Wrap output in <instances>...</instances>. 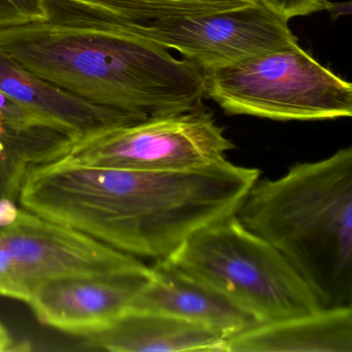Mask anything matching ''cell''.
Wrapping results in <instances>:
<instances>
[{
  "instance_id": "obj_14",
  "label": "cell",
  "mask_w": 352,
  "mask_h": 352,
  "mask_svg": "<svg viewBox=\"0 0 352 352\" xmlns=\"http://www.w3.org/2000/svg\"><path fill=\"white\" fill-rule=\"evenodd\" d=\"M0 92L34 112L67 125L81 138L108 127L139 121L77 98L24 69L1 51Z\"/></svg>"
},
{
  "instance_id": "obj_6",
  "label": "cell",
  "mask_w": 352,
  "mask_h": 352,
  "mask_svg": "<svg viewBox=\"0 0 352 352\" xmlns=\"http://www.w3.org/2000/svg\"><path fill=\"white\" fill-rule=\"evenodd\" d=\"M234 148L213 113L203 106L90 133L61 160L98 168L180 170L226 160Z\"/></svg>"
},
{
  "instance_id": "obj_18",
  "label": "cell",
  "mask_w": 352,
  "mask_h": 352,
  "mask_svg": "<svg viewBox=\"0 0 352 352\" xmlns=\"http://www.w3.org/2000/svg\"><path fill=\"white\" fill-rule=\"evenodd\" d=\"M15 342L8 327L0 321V352L15 349Z\"/></svg>"
},
{
  "instance_id": "obj_19",
  "label": "cell",
  "mask_w": 352,
  "mask_h": 352,
  "mask_svg": "<svg viewBox=\"0 0 352 352\" xmlns=\"http://www.w3.org/2000/svg\"><path fill=\"white\" fill-rule=\"evenodd\" d=\"M7 223H9V222L5 221V220H3L1 218H0V234H1V232H3V226H5Z\"/></svg>"
},
{
  "instance_id": "obj_8",
  "label": "cell",
  "mask_w": 352,
  "mask_h": 352,
  "mask_svg": "<svg viewBox=\"0 0 352 352\" xmlns=\"http://www.w3.org/2000/svg\"><path fill=\"white\" fill-rule=\"evenodd\" d=\"M131 25L141 36L178 51L203 72L298 45L288 22L257 3L197 17Z\"/></svg>"
},
{
  "instance_id": "obj_2",
  "label": "cell",
  "mask_w": 352,
  "mask_h": 352,
  "mask_svg": "<svg viewBox=\"0 0 352 352\" xmlns=\"http://www.w3.org/2000/svg\"><path fill=\"white\" fill-rule=\"evenodd\" d=\"M46 19L0 30V51L77 98L143 120L205 106L204 75L131 23L69 0Z\"/></svg>"
},
{
  "instance_id": "obj_16",
  "label": "cell",
  "mask_w": 352,
  "mask_h": 352,
  "mask_svg": "<svg viewBox=\"0 0 352 352\" xmlns=\"http://www.w3.org/2000/svg\"><path fill=\"white\" fill-rule=\"evenodd\" d=\"M46 0H0V30L46 19Z\"/></svg>"
},
{
  "instance_id": "obj_17",
  "label": "cell",
  "mask_w": 352,
  "mask_h": 352,
  "mask_svg": "<svg viewBox=\"0 0 352 352\" xmlns=\"http://www.w3.org/2000/svg\"><path fill=\"white\" fill-rule=\"evenodd\" d=\"M285 21L329 10V0H254Z\"/></svg>"
},
{
  "instance_id": "obj_11",
  "label": "cell",
  "mask_w": 352,
  "mask_h": 352,
  "mask_svg": "<svg viewBox=\"0 0 352 352\" xmlns=\"http://www.w3.org/2000/svg\"><path fill=\"white\" fill-rule=\"evenodd\" d=\"M151 278L129 310L147 311L210 327L228 338L256 320L226 296L192 279L168 259L154 261Z\"/></svg>"
},
{
  "instance_id": "obj_15",
  "label": "cell",
  "mask_w": 352,
  "mask_h": 352,
  "mask_svg": "<svg viewBox=\"0 0 352 352\" xmlns=\"http://www.w3.org/2000/svg\"><path fill=\"white\" fill-rule=\"evenodd\" d=\"M102 15L131 23L149 24L197 17L248 7L254 0H69Z\"/></svg>"
},
{
  "instance_id": "obj_7",
  "label": "cell",
  "mask_w": 352,
  "mask_h": 352,
  "mask_svg": "<svg viewBox=\"0 0 352 352\" xmlns=\"http://www.w3.org/2000/svg\"><path fill=\"white\" fill-rule=\"evenodd\" d=\"M5 298L28 304L40 284L74 275L138 269L146 263L75 228L20 206L0 234Z\"/></svg>"
},
{
  "instance_id": "obj_4",
  "label": "cell",
  "mask_w": 352,
  "mask_h": 352,
  "mask_svg": "<svg viewBox=\"0 0 352 352\" xmlns=\"http://www.w3.org/2000/svg\"><path fill=\"white\" fill-rule=\"evenodd\" d=\"M166 259L232 300L257 323L322 308L285 257L248 230L236 214L197 230Z\"/></svg>"
},
{
  "instance_id": "obj_5",
  "label": "cell",
  "mask_w": 352,
  "mask_h": 352,
  "mask_svg": "<svg viewBox=\"0 0 352 352\" xmlns=\"http://www.w3.org/2000/svg\"><path fill=\"white\" fill-rule=\"evenodd\" d=\"M205 98L228 115L276 121L352 116V85L298 45L203 72Z\"/></svg>"
},
{
  "instance_id": "obj_1",
  "label": "cell",
  "mask_w": 352,
  "mask_h": 352,
  "mask_svg": "<svg viewBox=\"0 0 352 352\" xmlns=\"http://www.w3.org/2000/svg\"><path fill=\"white\" fill-rule=\"evenodd\" d=\"M259 175L226 158L180 170L58 160L28 173L18 203L117 250L162 261L197 230L236 214Z\"/></svg>"
},
{
  "instance_id": "obj_13",
  "label": "cell",
  "mask_w": 352,
  "mask_h": 352,
  "mask_svg": "<svg viewBox=\"0 0 352 352\" xmlns=\"http://www.w3.org/2000/svg\"><path fill=\"white\" fill-rule=\"evenodd\" d=\"M82 338L85 348L116 352H224L226 339L197 323L138 310L126 311L107 329Z\"/></svg>"
},
{
  "instance_id": "obj_10",
  "label": "cell",
  "mask_w": 352,
  "mask_h": 352,
  "mask_svg": "<svg viewBox=\"0 0 352 352\" xmlns=\"http://www.w3.org/2000/svg\"><path fill=\"white\" fill-rule=\"evenodd\" d=\"M81 135L0 92V201L18 203L28 173L67 155Z\"/></svg>"
},
{
  "instance_id": "obj_3",
  "label": "cell",
  "mask_w": 352,
  "mask_h": 352,
  "mask_svg": "<svg viewBox=\"0 0 352 352\" xmlns=\"http://www.w3.org/2000/svg\"><path fill=\"white\" fill-rule=\"evenodd\" d=\"M275 247L322 308L352 302V147L257 180L236 212Z\"/></svg>"
},
{
  "instance_id": "obj_12",
  "label": "cell",
  "mask_w": 352,
  "mask_h": 352,
  "mask_svg": "<svg viewBox=\"0 0 352 352\" xmlns=\"http://www.w3.org/2000/svg\"><path fill=\"white\" fill-rule=\"evenodd\" d=\"M352 352V307L256 323L226 338L224 352Z\"/></svg>"
},
{
  "instance_id": "obj_9",
  "label": "cell",
  "mask_w": 352,
  "mask_h": 352,
  "mask_svg": "<svg viewBox=\"0 0 352 352\" xmlns=\"http://www.w3.org/2000/svg\"><path fill=\"white\" fill-rule=\"evenodd\" d=\"M151 278V267L54 278L40 284L28 304L42 324L85 337L110 327L131 309Z\"/></svg>"
}]
</instances>
